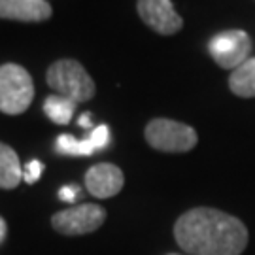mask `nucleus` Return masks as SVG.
Listing matches in <instances>:
<instances>
[{
  "instance_id": "11",
  "label": "nucleus",
  "mask_w": 255,
  "mask_h": 255,
  "mask_svg": "<svg viewBox=\"0 0 255 255\" xmlns=\"http://www.w3.org/2000/svg\"><path fill=\"white\" fill-rule=\"evenodd\" d=\"M23 180V166L13 147L0 142V189H13Z\"/></svg>"
},
{
  "instance_id": "5",
  "label": "nucleus",
  "mask_w": 255,
  "mask_h": 255,
  "mask_svg": "<svg viewBox=\"0 0 255 255\" xmlns=\"http://www.w3.org/2000/svg\"><path fill=\"white\" fill-rule=\"evenodd\" d=\"M254 49L252 36L246 30L240 28H231L218 32L212 36L208 42V53L214 59V63L225 68V70H235L242 63H246Z\"/></svg>"
},
{
  "instance_id": "18",
  "label": "nucleus",
  "mask_w": 255,
  "mask_h": 255,
  "mask_svg": "<svg viewBox=\"0 0 255 255\" xmlns=\"http://www.w3.org/2000/svg\"><path fill=\"white\" fill-rule=\"evenodd\" d=\"M80 125H82L83 128L91 127V114H83L82 118H80Z\"/></svg>"
},
{
  "instance_id": "3",
  "label": "nucleus",
  "mask_w": 255,
  "mask_h": 255,
  "mask_svg": "<svg viewBox=\"0 0 255 255\" xmlns=\"http://www.w3.org/2000/svg\"><path fill=\"white\" fill-rule=\"evenodd\" d=\"M34 99L32 76L21 64L6 63L0 66V112L19 116L27 112Z\"/></svg>"
},
{
  "instance_id": "10",
  "label": "nucleus",
  "mask_w": 255,
  "mask_h": 255,
  "mask_svg": "<svg viewBox=\"0 0 255 255\" xmlns=\"http://www.w3.org/2000/svg\"><path fill=\"white\" fill-rule=\"evenodd\" d=\"M229 89L240 99L255 97V57H250L246 63L235 68L229 76Z\"/></svg>"
},
{
  "instance_id": "9",
  "label": "nucleus",
  "mask_w": 255,
  "mask_h": 255,
  "mask_svg": "<svg viewBox=\"0 0 255 255\" xmlns=\"http://www.w3.org/2000/svg\"><path fill=\"white\" fill-rule=\"evenodd\" d=\"M53 15L46 0H0V19L21 23H42Z\"/></svg>"
},
{
  "instance_id": "1",
  "label": "nucleus",
  "mask_w": 255,
  "mask_h": 255,
  "mask_svg": "<svg viewBox=\"0 0 255 255\" xmlns=\"http://www.w3.org/2000/svg\"><path fill=\"white\" fill-rule=\"evenodd\" d=\"M174 238L191 255H242L250 242L248 227L218 208L187 210L174 223Z\"/></svg>"
},
{
  "instance_id": "17",
  "label": "nucleus",
  "mask_w": 255,
  "mask_h": 255,
  "mask_svg": "<svg viewBox=\"0 0 255 255\" xmlns=\"http://www.w3.org/2000/svg\"><path fill=\"white\" fill-rule=\"evenodd\" d=\"M6 235H8V225H6V221H4V218L0 216V244L4 242V238H6Z\"/></svg>"
},
{
  "instance_id": "19",
  "label": "nucleus",
  "mask_w": 255,
  "mask_h": 255,
  "mask_svg": "<svg viewBox=\"0 0 255 255\" xmlns=\"http://www.w3.org/2000/svg\"><path fill=\"white\" fill-rule=\"evenodd\" d=\"M170 255H176V254H170Z\"/></svg>"
},
{
  "instance_id": "4",
  "label": "nucleus",
  "mask_w": 255,
  "mask_h": 255,
  "mask_svg": "<svg viewBox=\"0 0 255 255\" xmlns=\"http://www.w3.org/2000/svg\"><path fill=\"white\" fill-rule=\"evenodd\" d=\"M144 136L149 146L163 153H187L197 146V130L168 118H155L146 125Z\"/></svg>"
},
{
  "instance_id": "13",
  "label": "nucleus",
  "mask_w": 255,
  "mask_h": 255,
  "mask_svg": "<svg viewBox=\"0 0 255 255\" xmlns=\"http://www.w3.org/2000/svg\"><path fill=\"white\" fill-rule=\"evenodd\" d=\"M57 149L64 155H91L95 153V146L89 138L78 140L70 134H61L57 138Z\"/></svg>"
},
{
  "instance_id": "15",
  "label": "nucleus",
  "mask_w": 255,
  "mask_h": 255,
  "mask_svg": "<svg viewBox=\"0 0 255 255\" xmlns=\"http://www.w3.org/2000/svg\"><path fill=\"white\" fill-rule=\"evenodd\" d=\"M42 163L40 161H30L27 163V166L23 168V180L27 183H36L38 178H40V174H42Z\"/></svg>"
},
{
  "instance_id": "7",
  "label": "nucleus",
  "mask_w": 255,
  "mask_h": 255,
  "mask_svg": "<svg viewBox=\"0 0 255 255\" xmlns=\"http://www.w3.org/2000/svg\"><path fill=\"white\" fill-rule=\"evenodd\" d=\"M136 11L147 27L163 36L176 34L183 27V19L174 9L172 0H136Z\"/></svg>"
},
{
  "instance_id": "6",
  "label": "nucleus",
  "mask_w": 255,
  "mask_h": 255,
  "mask_svg": "<svg viewBox=\"0 0 255 255\" xmlns=\"http://www.w3.org/2000/svg\"><path fill=\"white\" fill-rule=\"evenodd\" d=\"M106 221V210L99 204H80L74 208L57 212L51 218V225L59 235L64 237H82L95 233Z\"/></svg>"
},
{
  "instance_id": "14",
  "label": "nucleus",
  "mask_w": 255,
  "mask_h": 255,
  "mask_svg": "<svg viewBox=\"0 0 255 255\" xmlns=\"http://www.w3.org/2000/svg\"><path fill=\"white\" fill-rule=\"evenodd\" d=\"M89 140L95 146V149H101V147H106L110 142V128L106 125H101V127L93 128V132L89 134Z\"/></svg>"
},
{
  "instance_id": "16",
  "label": "nucleus",
  "mask_w": 255,
  "mask_h": 255,
  "mask_svg": "<svg viewBox=\"0 0 255 255\" xmlns=\"http://www.w3.org/2000/svg\"><path fill=\"white\" fill-rule=\"evenodd\" d=\"M76 197H78V187H74V185H64V187L59 189V199H61V201L74 202Z\"/></svg>"
},
{
  "instance_id": "12",
  "label": "nucleus",
  "mask_w": 255,
  "mask_h": 255,
  "mask_svg": "<svg viewBox=\"0 0 255 255\" xmlns=\"http://www.w3.org/2000/svg\"><path fill=\"white\" fill-rule=\"evenodd\" d=\"M76 102L70 99H64L61 95H49L44 101V112L46 116L57 125H68L76 112Z\"/></svg>"
},
{
  "instance_id": "2",
  "label": "nucleus",
  "mask_w": 255,
  "mask_h": 255,
  "mask_svg": "<svg viewBox=\"0 0 255 255\" xmlns=\"http://www.w3.org/2000/svg\"><path fill=\"white\" fill-rule=\"evenodd\" d=\"M47 85L64 99H70L76 104L91 101L97 93V85L89 72L76 59H59L46 72Z\"/></svg>"
},
{
  "instance_id": "8",
  "label": "nucleus",
  "mask_w": 255,
  "mask_h": 255,
  "mask_svg": "<svg viewBox=\"0 0 255 255\" xmlns=\"http://www.w3.org/2000/svg\"><path fill=\"white\" fill-rule=\"evenodd\" d=\"M125 185L123 170L112 163L93 164L85 172V187L97 199L116 197Z\"/></svg>"
}]
</instances>
